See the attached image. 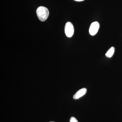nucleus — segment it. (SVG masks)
Listing matches in <instances>:
<instances>
[{
    "instance_id": "1",
    "label": "nucleus",
    "mask_w": 122,
    "mask_h": 122,
    "mask_svg": "<svg viewBox=\"0 0 122 122\" xmlns=\"http://www.w3.org/2000/svg\"><path fill=\"white\" fill-rule=\"evenodd\" d=\"M37 15L39 20L44 21L47 20L49 16V10L47 8L43 6H40L36 10Z\"/></svg>"
},
{
    "instance_id": "2",
    "label": "nucleus",
    "mask_w": 122,
    "mask_h": 122,
    "mask_svg": "<svg viewBox=\"0 0 122 122\" xmlns=\"http://www.w3.org/2000/svg\"><path fill=\"white\" fill-rule=\"evenodd\" d=\"M65 33L68 37H72L74 33V28L72 23L67 22L65 26Z\"/></svg>"
},
{
    "instance_id": "3",
    "label": "nucleus",
    "mask_w": 122,
    "mask_h": 122,
    "mask_svg": "<svg viewBox=\"0 0 122 122\" xmlns=\"http://www.w3.org/2000/svg\"><path fill=\"white\" fill-rule=\"evenodd\" d=\"M99 26L100 25L99 23L97 21H95L92 23L89 30L90 34L92 36L96 35L98 32Z\"/></svg>"
},
{
    "instance_id": "4",
    "label": "nucleus",
    "mask_w": 122,
    "mask_h": 122,
    "mask_svg": "<svg viewBox=\"0 0 122 122\" xmlns=\"http://www.w3.org/2000/svg\"><path fill=\"white\" fill-rule=\"evenodd\" d=\"M86 92H87V89L86 88L81 89L75 94L73 96V98L75 100L79 99L81 97L84 96L85 94L86 93Z\"/></svg>"
},
{
    "instance_id": "5",
    "label": "nucleus",
    "mask_w": 122,
    "mask_h": 122,
    "mask_svg": "<svg viewBox=\"0 0 122 122\" xmlns=\"http://www.w3.org/2000/svg\"><path fill=\"white\" fill-rule=\"evenodd\" d=\"M115 49L113 46H112L111 48L107 51V52L106 53V56L108 58H111L113 55L114 53Z\"/></svg>"
},
{
    "instance_id": "6",
    "label": "nucleus",
    "mask_w": 122,
    "mask_h": 122,
    "mask_svg": "<svg viewBox=\"0 0 122 122\" xmlns=\"http://www.w3.org/2000/svg\"><path fill=\"white\" fill-rule=\"evenodd\" d=\"M70 122H78L76 118L73 117H71L70 119Z\"/></svg>"
},
{
    "instance_id": "7",
    "label": "nucleus",
    "mask_w": 122,
    "mask_h": 122,
    "mask_svg": "<svg viewBox=\"0 0 122 122\" xmlns=\"http://www.w3.org/2000/svg\"><path fill=\"white\" fill-rule=\"evenodd\" d=\"M75 1H83L84 0H74Z\"/></svg>"
},
{
    "instance_id": "8",
    "label": "nucleus",
    "mask_w": 122,
    "mask_h": 122,
    "mask_svg": "<svg viewBox=\"0 0 122 122\" xmlns=\"http://www.w3.org/2000/svg\"></svg>"
}]
</instances>
